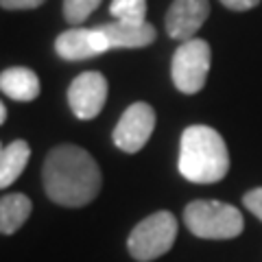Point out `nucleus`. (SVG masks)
<instances>
[{
    "label": "nucleus",
    "instance_id": "39448f33",
    "mask_svg": "<svg viewBox=\"0 0 262 262\" xmlns=\"http://www.w3.org/2000/svg\"><path fill=\"white\" fill-rule=\"evenodd\" d=\"M212 63V51L206 39H188L175 51L170 61V77L179 92L196 94L203 90Z\"/></svg>",
    "mask_w": 262,
    "mask_h": 262
},
{
    "label": "nucleus",
    "instance_id": "f3484780",
    "mask_svg": "<svg viewBox=\"0 0 262 262\" xmlns=\"http://www.w3.org/2000/svg\"><path fill=\"white\" fill-rule=\"evenodd\" d=\"M46 0H0V7L9 11H24V9H37Z\"/></svg>",
    "mask_w": 262,
    "mask_h": 262
},
{
    "label": "nucleus",
    "instance_id": "9d476101",
    "mask_svg": "<svg viewBox=\"0 0 262 262\" xmlns=\"http://www.w3.org/2000/svg\"><path fill=\"white\" fill-rule=\"evenodd\" d=\"M103 35L107 37L110 48H144L155 42V27L146 20L142 22H125V20H114L110 24L98 27Z\"/></svg>",
    "mask_w": 262,
    "mask_h": 262
},
{
    "label": "nucleus",
    "instance_id": "0eeeda50",
    "mask_svg": "<svg viewBox=\"0 0 262 262\" xmlns=\"http://www.w3.org/2000/svg\"><path fill=\"white\" fill-rule=\"evenodd\" d=\"M105 101H107V79L101 72H81L68 88V105L79 120L96 118Z\"/></svg>",
    "mask_w": 262,
    "mask_h": 262
},
{
    "label": "nucleus",
    "instance_id": "f8f14e48",
    "mask_svg": "<svg viewBox=\"0 0 262 262\" xmlns=\"http://www.w3.org/2000/svg\"><path fill=\"white\" fill-rule=\"evenodd\" d=\"M33 203L27 194L11 192L0 196V234H15L31 216Z\"/></svg>",
    "mask_w": 262,
    "mask_h": 262
},
{
    "label": "nucleus",
    "instance_id": "f257e3e1",
    "mask_svg": "<svg viewBox=\"0 0 262 262\" xmlns=\"http://www.w3.org/2000/svg\"><path fill=\"white\" fill-rule=\"evenodd\" d=\"M42 182L48 199L63 208H83L101 192V168L85 149L59 144L46 155Z\"/></svg>",
    "mask_w": 262,
    "mask_h": 262
},
{
    "label": "nucleus",
    "instance_id": "a211bd4d",
    "mask_svg": "<svg viewBox=\"0 0 262 262\" xmlns=\"http://www.w3.org/2000/svg\"><path fill=\"white\" fill-rule=\"evenodd\" d=\"M221 3L232 11H249L253 7L260 5V0H221Z\"/></svg>",
    "mask_w": 262,
    "mask_h": 262
},
{
    "label": "nucleus",
    "instance_id": "7ed1b4c3",
    "mask_svg": "<svg viewBox=\"0 0 262 262\" xmlns=\"http://www.w3.org/2000/svg\"><path fill=\"white\" fill-rule=\"evenodd\" d=\"M184 223L194 236L208 241H227L243 234L245 221L238 208L225 201L199 199L184 208Z\"/></svg>",
    "mask_w": 262,
    "mask_h": 262
},
{
    "label": "nucleus",
    "instance_id": "aec40b11",
    "mask_svg": "<svg viewBox=\"0 0 262 262\" xmlns=\"http://www.w3.org/2000/svg\"><path fill=\"white\" fill-rule=\"evenodd\" d=\"M3 149H5V146H3V144H0V153H3Z\"/></svg>",
    "mask_w": 262,
    "mask_h": 262
},
{
    "label": "nucleus",
    "instance_id": "f03ea898",
    "mask_svg": "<svg viewBox=\"0 0 262 262\" xmlns=\"http://www.w3.org/2000/svg\"><path fill=\"white\" fill-rule=\"evenodd\" d=\"M229 170L223 136L206 125H190L179 144V173L192 184H216Z\"/></svg>",
    "mask_w": 262,
    "mask_h": 262
},
{
    "label": "nucleus",
    "instance_id": "9b49d317",
    "mask_svg": "<svg viewBox=\"0 0 262 262\" xmlns=\"http://www.w3.org/2000/svg\"><path fill=\"white\" fill-rule=\"evenodd\" d=\"M0 90L18 103L35 101L39 96V77L31 68L13 66L0 72Z\"/></svg>",
    "mask_w": 262,
    "mask_h": 262
},
{
    "label": "nucleus",
    "instance_id": "4468645a",
    "mask_svg": "<svg viewBox=\"0 0 262 262\" xmlns=\"http://www.w3.org/2000/svg\"><path fill=\"white\" fill-rule=\"evenodd\" d=\"M110 11L116 20L142 22L146 15V0H112Z\"/></svg>",
    "mask_w": 262,
    "mask_h": 262
},
{
    "label": "nucleus",
    "instance_id": "dca6fc26",
    "mask_svg": "<svg viewBox=\"0 0 262 262\" xmlns=\"http://www.w3.org/2000/svg\"><path fill=\"white\" fill-rule=\"evenodd\" d=\"M243 203L251 214H256L262 221V188H253V190H249L243 196Z\"/></svg>",
    "mask_w": 262,
    "mask_h": 262
},
{
    "label": "nucleus",
    "instance_id": "6ab92c4d",
    "mask_svg": "<svg viewBox=\"0 0 262 262\" xmlns=\"http://www.w3.org/2000/svg\"><path fill=\"white\" fill-rule=\"evenodd\" d=\"M5 120H7V107H5V103L0 101V125H3Z\"/></svg>",
    "mask_w": 262,
    "mask_h": 262
},
{
    "label": "nucleus",
    "instance_id": "2eb2a0df",
    "mask_svg": "<svg viewBox=\"0 0 262 262\" xmlns=\"http://www.w3.org/2000/svg\"><path fill=\"white\" fill-rule=\"evenodd\" d=\"M101 5V0H63V18L68 24L79 27L81 22L90 18L96 7Z\"/></svg>",
    "mask_w": 262,
    "mask_h": 262
},
{
    "label": "nucleus",
    "instance_id": "423d86ee",
    "mask_svg": "<svg viewBox=\"0 0 262 262\" xmlns=\"http://www.w3.org/2000/svg\"><path fill=\"white\" fill-rule=\"evenodd\" d=\"M155 129V112L149 103H131L114 129V144L122 153H138Z\"/></svg>",
    "mask_w": 262,
    "mask_h": 262
},
{
    "label": "nucleus",
    "instance_id": "20e7f679",
    "mask_svg": "<svg viewBox=\"0 0 262 262\" xmlns=\"http://www.w3.org/2000/svg\"><path fill=\"white\" fill-rule=\"evenodd\" d=\"M177 238V219L166 210L142 219L127 238V249L136 260L151 262L170 251Z\"/></svg>",
    "mask_w": 262,
    "mask_h": 262
},
{
    "label": "nucleus",
    "instance_id": "6e6552de",
    "mask_svg": "<svg viewBox=\"0 0 262 262\" xmlns=\"http://www.w3.org/2000/svg\"><path fill=\"white\" fill-rule=\"evenodd\" d=\"M55 51L66 61H83L112 48L101 29H68L55 39Z\"/></svg>",
    "mask_w": 262,
    "mask_h": 262
},
{
    "label": "nucleus",
    "instance_id": "1a4fd4ad",
    "mask_svg": "<svg viewBox=\"0 0 262 262\" xmlns=\"http://www.w3.org/2000/svg\"><path fill=\"white\" fill-rule=\"evenodd\" d=\"M210 15L208 0H175L166 11V31L173 39L188 42Z\"/></svg>",
    "mask_w": 262,
    "mask_h": 262
},
{
    "label": "nucleus",
    "instance_id": "ddd939ff",
    "mask_svg": "<svg viewBox=\"0 0 262 262\" xmlns=\"http://www.w3.org/2000/svg\"><path fill=\"white\" fill-rule=\"evenodd\" d=\"M31 158V146L27 140H13L0 153V188H9L22 175Z\"/></svg>",
    "mask_w": 262,
    "mask_h": 262
}]
</instances>
